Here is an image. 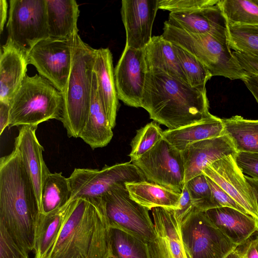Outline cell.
I'll use <instances>...</instances> for the list:
<instances>
[{"mask_svg":"<svg viewBox=\"0 0 258 258\" xmlns=\"http://www.w3.org/2000/svg\"><path fill=\"white\" fill-rule=\"evenodd\" d=\"M8 12V4L6 0L0 1V32L2 33L7 21Z\"/></svg>","mask_w":258,"mask_h":258,"instance_id":"46","label":"cell"},{"mask_svg":"<svg viewBox=\"0 0 258 258\" xmlns=\"http://www.w3.org/2000/svg\"><path fill=\"white\" fill-rule=\"evenodd\" d=\"M258 103V75L247 74L242 80Z\"/></svg>","mask_w":258,"mask_h":258,"instance_id":"45","label":"cell"},{"mask_svg":"<svg viewBox=\"0 0 258 258\" xmlns=\"http://www.w3.org/2000/svg\"><path fill=\"white\" fill-rule=\"evenodd\" d=\"M233 54L246 74L258 75V53L234 51Z\"/></svg>","mask_w":258,"mask_h":258,"instance_id":"41","label":"cell"},{"mask_svg":"<svg viewBox=\"0 0 258 258\" xmlns=\"http://www.w3.org/2000/svg\"><path fill=\"white\" fill-rule=\"evenodd\" d=\"M125 183L115 185L97 200L110 227L128 233L149 243L157 237L148 208L133 200Z\"/></svg>","mask_w":258,"mask_h":258,"instance_id":"7","label":"cell"},{"mask_svg":"<svg viewBox=\"0 0 258 258\" xmlns=\"http://www.w3.org/2000/svg\"><path fill=\"white\" fill-rule=\"evenodd\" d=\"M227 40L235 51L258 53V25H237L226 22Z\"/></svg>","mask_w":258,"mask_h":258,"instance_id":"33","label":"cell"},{"mask_svg":"<svg viewBox=\"0 0 258 258\" xmlns=\"http://www.w3.org/2000/svg\"><path fill=\"white\" fill-rule=\"evenodd\" d=\"M40 209L34 185L19 152L0 160V224L25 251L33 250Z\"/></svg>","mask_w":258,"mask_h":258,"instance_id":"1","label":"cell"},{"mask_svg":"<svg viewBox=\"0 0 258 258\" xmlns=\"http://www.w3.org/2000/svg\"><path fill=\"white\" fill-rule=\"evenodd\" d=\"M71 201L50 213H40L33 248L34 258H48L64 223Z\"/></svg>","mask_w":258,"mask_h":258,"instance_id":"28","label":"cell"},{"mask_svg":"<svg viewBox=\"0 0 258 258\" xmlns=\"http://www.w3.org/2000/svg\"><path fill=\"white\" fill-rule=\"evenodd\" d=\"M73 36L70 39L47 38L35 44L27 55L28 64L62 93L70 75Z\"/></svg>","mask_w":258,"mask_h":258,"instance_id":"12","label":"cell"},{"mask_svg":"<svg viewBox=\"0 0 258 258\" xmlns=\"http://www.w3.org/2000/svg\"><path fill=\"white\" fill-rule=\"evenodd\" d=\"M94 71L99 98L113 128L115 125L119 99L115 87L112 55L109 48L96 49Z\"/></svg>","mask_w":258,"mask_h":258,"instance_id":"22","label":"cell"},{"mask_svg":"<svg viewBox=\"0 0 258 258\" xmlns=\"http://www.w3.org/2000/svg\"><path fill=\"white\" fill-rule=\"evenodd\" d=\"M10 105L9 103L0 102V135L9 126Z\"/></svg>","mask_w":258,"mask_h":258,"instance_id":"44","label":"cell"},{"mask_svg":"<svg viewBox=\"0 0 258 258\" xmlns=\"http://www.w3.org/2000/svg\"><path fill=\"white\" fill-rule=\"evenodd\" d=\"M9 6L7 41L28 55L49 37L46 0H10Z\"/></svg>","mask_w":258,"mask_h":258,"instance_id":"9","label":"cell"},{"mask_svg":"<svg viewBox=\"0 0 258 258\" xmlns=\"http://www.w3.org/2000/svg\"><path fill=\"white\" fill-rule=\"evenodd\" d=\"M27 55L6 41L0 55V102L10 104L27 75Z\"/></svg>","mask_w":258,"mask_h":258,"instance_id":"21","label":"cell"},{"mask_svg":"<svg viewBox=\"0 0 258 258\" xmlns=\"http://www.w3.org/2000/svg\"><path fill=\"white\" fill-rule=\"evenodd\" d=\"M114 73L118 99L129 106L141 107L147 73L144 49L125 46Z\"/></svg>","mask_w":258,"mask_h":258,"instance_id":"14","label":"cell"},{"mask_svg":"<svg viewBox=\"0 0 258 258\" xmlns=\"http://www.w3.org/2000/svg\"><path fill=\"white\" fill-rule=\"evenodd\" d=\"M125 185L130 197L149 210L156 207L178 209L181 193L147 180L127 182Z\"/></svg>","mask_w":258,"mask_h":258,"instance_id":"27","label":"cell"},{"mask_svg":"<svg viewBox=\"0 0 258 258\" xmlns=\"http://www.w3.org/2000/svg\"><path fill=\"white\" fill-rule=\"evenodd\" d=\"M255 239L256 240V247H257V249L258 250V234L256 235V237L255 238Z\"/></svg>","mask_w":258,"mask_h":258,"instance_id":"49","label":"cell"},{"mask_svg":"<svg viewBox=\"0 0 258 258\" xmlns=\"http://www.w3.org/2000/svg\"><path fill=\"white\" fill-rule=\"evenodd\" d=\"M180 226L187 258H226L238 246L211 222L205 212L194 209Z\"/></svg>","mask_w":258,"mask_h":258,"instance_id":"8","label":"cell"},{"mask_svg":"<svg viewBox=\"0 0 258 258\" xmlns=\"http://www.w3.org/2000/svg\"><path fill=\"white\" fill-rule=\"evenodd\" d=\"M235 159L243 173L258 179V153L237 152Z\"/></svg>","mask_w":258,"mask_h":258,"instance_id":"39","label":"cell"},{"mask_svg":"<svg viewBox=\"0 0 258 258\" xmlns=\"http://www.w3.org/2000/svg\"><path fill=\"white\" fill-rule=\"evenodd\" d=\"M110 226L97 200H71L48 258H112Z\"/></svg>","mask_w":258,"mask_h":258,"instance_id":"3","label":"cell"},{"mask_svg":"<svg viewBox=\"0 0 258 258\" xmlns=\"http://www.w3.org/2000/svg\"><path fill=\"white\" fill-rule=\"evenodd\" d=\"M141 107L150 118L175 129L210 117L206 87L188 83L159 71L147 72Z\"/></svg>","mask_w":258,"mask_h":258,"instance_id":"2","label":"cell"},{"mask_svg":"<svg viewBox=\"0 0 258 258\" xmlns=\"http://www.w3.org/2000/svg\"><path fill=\"white\" fill-rule=\"evenodd\" d=\"M245 177L255 196L258 206V179L245 175Z\"/></svg>","mask_w":258,"mask_h":258,"instance_id":"47","label":"cell"},{"mask_svg":"<svg viewBox=\"0 0 258 258\" xmlns=\"http://www.w3.org/2000/svg\"><path fill=\"white\" fill-rule=\"evenodd\" d=\"M49 38L70 39L78 33L79 5L75 0H46Z\"/></svg>","mask_w":258,"mask_h":258,"instance_id":"26","label":"cell"},{"mask_svg":"<svg viewBox=\"0 0 258 258\" xmlns=\"http://www.w3.org/2000/svg\"><path fill=\"white\" fill-rule=\"evenodd\" d=\"M210 186L213 199L218 207H229L242 213L248 214L223 189L211 179L206 176ZM249 215V214H248Z\"/></svg>","mask_w":258,"mask_h":258,"instance_id":"40","label":"cell"},{"mask_svg":"<svg viewBox=\"0 0 258 258\" xmlns=\"http://www.w3.org/2000/svg\"><path fill=\"white\" fill-rule=\"evenodd\" d=\"M226 258H241L236 249L231 252Z\"/></svg>","mask_w":258,"mask_h":258,"instance_id":"48","label":"cell"},{"mask_svg":"<svg viewBox=\"0 0 258 258\" xmlns=\"http://www.w3.org/2000/svg\"><path fill=\"white\" fill-rule=\"evenodd\" d=\"M205 212L211 222L238 246L258 232V220L236 209L222 207Z\"/></svg>","mask_w":258,"mask_h":258,"instance_id":"20","label":"cell"},{"mask_svg":"<svg viewBox=\"0 0 258 258\" xmlns=\"http://www.w3.org/2000/svg\"><path fill=\"white\" fill-rule=\"evenodd\" d=\"M218 3L196 11L170 12L167 21L189 33L209 34L227 40L226 21Z\"/></svg>","mask_w":258,"mask_h":258,"instance_id":"19","label":"cell"},{"mask_svg":"<svg viewBox=\"0 0 258 258\" xmlns=\"http://www.w3.org/2000/svg\"><path fill=\"white\" fill-rule=\"evenodd\" d=\"M235 154L213 163L203 173L235 201L249 215L258 220V206L255 196L245 175L237 165Z\"/></svg>","mask_w":258,"mask_h":258,"instance_id":"13","label":"cell"},{"mask_svg":"<svg viewBox=\"0 0 258 258\" xmlns=\"http://www.w3.org/2000/svg\"><path fill=\"white\" fill-rule=\"evenodd\" d=\"M222 121L224 135L230 139L237 152L258 153V120L235 115Z\"/></svg>","mask_w":258,"mask_h":258,"instance_id":"29","label":"cell"},{"mask_svg":"<svg viewBox=\"0 0 258 258\" xmlns=\"http://www.w3.org/2000/svg\"><path fill=\"white\" fill-rule=\"evenodd\" d=\"M241 258H258L256 240L251 238L236 248Z\"/></svg>","mask_w":258,"mask_h":258,"instance_id":"43","label":"cell"},{"mask_svg":"<svg viewBox=\"0 0 258 258\" xmlns=\"http://www.w3.org/2000/svg\"><path fill=\"white\" fill-rule=\"evenodd\" d=\"M37 128L36 125L22 126L15 138L14 149L19 152L30 176L40 209L42 187L50 172L43 158L44 149L37 139Z\"/></svg>","mask_w":258,"mask_h":258,"instance_id":"18","label":"cell"},{"mask_svg":"<svg viewBox=\"0 0 258 258\" xmlns=\"http://www.w3.org/2000/svg\"><path fill=\"white\" fill-rule=\"evenodd\" d=\"M112 258H150L148 243L118 228L110 227Z\"/></svg>","mask_w":258,"mask_h":258,"instance_id":"31","label":"cell"},{"mask_svg":"<svg viewBox=\"0 0 258 258\" xmlns=\"http://www.w3.org/2000/svg\"><path fill=\"white\" fill-rule=\"evenodd\" d=\"M132 162L141 170L148 181L182 192L185 168L181 151L163 138Z\"/></svg>","mask_w":258,"mask_h":258,"instance_id":"11","label":"cell"},{"mask_svg":"<svg viewBox=\"0 0 258 258\" xmlns=\"http://www.w3.org/2000/svg\"><path fill=\"white\" fill-rule=\"evenodd\" d=\"M172 44L188 84L192 87H206L207 82L212 77L206 67L196 56L180 46Z\"/></svg>","mask_w":258,"mask_h":258,"instance_id":"34","label":"cell"},{"mask_svg":"<svg viewBox=\"0 0 258 258\" xmlns=\"http://www.w3.org/2000/svg\"><path fill=\"white\" fill-rule=\"evenodd\" d=\"M112 128L102 107L94 71L89 114L80 137L92 149L106 146L113 137Z\"/></svg>","mask_w":258,"mask_h":258,"instance_id":"24","label":"cell"},{"mask_svg":"<svg viewBox=\"0 0 258 258\" xmlns=\"http://www.w3.org/2000/svg\"><path fill=\"white\" fill-rule=\"evenodd\" d=\"M0 258H29L28 252L17 244L0 224Z\"/></svg>","mask_w":258,"mask_h":258,"instance_id":"38","label":"cell"},{"mask_svg":"<svg viewBox=\"0 0 258 258\" xmlns=\"http://www.w3.org/2000/svg\"><path fill=\"white\" fill-rule=\"evenodd\" d=\"M72 198V191L68 178L62 172L50 173L42 187L40 212L47 214L68 204Z\"/></svg>","mask_w":258,"mask_h":258,"instance_id":"30","label":"cell"},{"mask_svg":"<svg viewBox=\"0 0 258 258\" xmlns=\"http://www.w3.org/2000/svg\"><path fill=\"white\" fill-rule=\"evenodd\" d=\"M159 0H122L121 15L126 33L125 46L142 49L150 41Z\"/></svg>","mask_w":258,"mask_h":258,"instance_id":"15","label":"cell"},{"mask_svg":"<svg viewBox=\"0 0 258 258\" xmlns=\"http://www.w3.org/2000/svg\"><path fill=\"white\" fill-rule=\"evenodd\" d=\"M218 5L227 23L258 25V0H219Z\"/></svg>","mask_w":258,"mask_h":258,"instance_id":"32","label":"cell"},{"mask_svg":"<svg viewBox=\"0 0 258 258\" xmlns=\"http://www.w3.org/2000/svg\"><path fill=\"white\" fill-rule=\"evenodd\" d=\"M219 0H159V9L191 12L217 5Z\"/></svg>","mask_w":258,"mask_h":258,"instance_id":"37","label":"cell"},{"mask_svg":"<svg viewBox=\"0 0 258 258\" xmlns=\"http://www.w3.org/2000/svg\"><path fill=\"white\" fill-rule=\"evenodd\" d=\"M224 135L222 119L213 115L194 123L163 131V138L178 150L208 139Z\"/></svg>","mask_w":258,"mask_h":258,"instance_id":"25","label":"cell"},{"mask_svg":"<svg viewBox=\"0 0 258 258\" xmlns=\"http://www.w3.org/2000/svg\"><path fill=\"white\" fill-rule=\"evenodd\" d=\"M181 153L185 183L203 173L205 169L215 161L237 152L229 137L224 135L195 143L188 146Z\"/></svg>","mask_w":258,"mask_h":258,"instance_id":"17","label":"cell"},{"mask_svg":"<svg viewBox=\"0 0 258 258\" xmlns=\"http://www.w3.org/2000/svg\"><path fill=\"white\" fill-rule=\"evenodd\" d=\"M195 209L187 188L184 183L178 209L174 210L175 216L180 223Z\"/></svg>","mask_w":258,"mask_h":258,"instance_id":"42","label":"cell"},{"mask_svg":"<svg viewBox=\"0 0 258 258\" xmlns=\"http://www.w3.org/2000/svg\"><path fill=\"white\" fill-rule=\"evenodd\" d=\"M152 213L157 237L147 243L150 258H187L174 210L156 207Z\"/></svg>","mask_w":258,"mask_h":258,"instance_id":"16","label":"cell"},{"mask_svg":"<svg viewBox=\"0 0 258 258\" xmlns=\"http://www.w3.org/2000/svg\"><path fill=\"white\" fill-rule=\"evenodd\" d=\"M9 126L36 125L47 120L61 121L62 93L48 80L36 74L26 76L10 103Z\"/></svg>","mask_w":258,"mask_h":258,"instance_id":"5","label":"cell"},{"mask_svg":"<svg viewBox=\"0 0 258 258\" xmlns=\"http://www.w3.org/2000/svg\"><path fill=\"white\" fill-rule=\"evenodd\" d=\"M68 179L71 200L78 198L98 200L117 184L146 180L131 162L105 165L100 170L75 168Z\"/></svg>","mask_w":258,"mask_h":258,"instance_id":"10","label":"cell"},{"mask_svg":"<svg viewBox=\"0 0 258 258\" xmlns=\"http://www.w3.org/2000/svg\"><path fill=\"white\" fill-rule=\"evenodd\" d=\"M192 204L199 211L218 208L214 201L206 176L202 173L184 183Z\"/></svg>","mask_w":258,"mask_h":258,"instance_id":"36","label":"cell"},{"mask_svg":"<svg viewBox=\"0 0 258 258\" xmlns=\"http://www.w3.org/2000/svg\"><path fill=\"white\" fill-rule=\"evenodd\" d=\"M144 52L147 72L159 71L188 83L172 43L162 35L152 36Z\"/></svg>","mask_w":258,"mask_h":258,"instance_id":"23","label":"cell"},{"mask_svg":"<svg viewBox=\"0 0 258 258\" xmlns=\"http://www.w3.org/2000/svg\"><path fill=\"white\" fill-rule=\"evenodd\" d=\"M163 138V131L154 121L137 130L131 143L130 162L138 160Z\"/></svg>","mask_w":258,"mask_h":258,"instance_id":"35","label":"cell"},{"mask_svg":"<svg viewBox=\"0 0 258 258\" xmlns=\"http://www.w3.org/2000/svg\"><path fill=\"white\" fill-rule=\"evenodd\" d=\"M96 49L85 43L78 33L73 36L70 75L62 93L61 121L69 137L79 138L88 118Z\"/></svg>","mask_w":258,"mask_h":258,"instance_id":"4","label":"cell"},{"mask_svg":"<svg viewBox=\"0 0 258 258\" xmlns=\"http://www.w3.org/2000/svg\"><path fill=\"white\" fill-rule=\"evenodd\" d=\"M162 36L196 56L212 77L220 76L242 81L247 76L227 40L209 34L189 33L169 24L165 26Z\"/></svg>","mask_w":258,"mask_h":258,"instance_id":"6","label":"cell"}]
</instances>
